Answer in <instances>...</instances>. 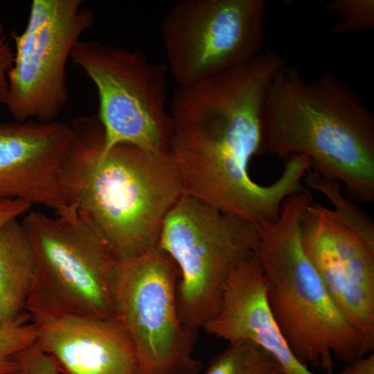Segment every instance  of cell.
Instances as JSON below:
<instances>
[{
	"instance_id": "6da1fadb",
	"label": "cell",
	"mask_w": 374,
	"mask_h": 374,
	"mask_svg": "<svg viewBox=\"0 0 374 374\" xmlns=\"http://www.w3.org/2000/svg\"><path fill=\"white\" fill-rule=\"evenodd\" d=\"M286 64L273 51L175 91L169 110L170 157L182 193L258 224L276 220L283 202L303 187L307 168L286 161L269 185L249 173L261 145L265 96Z\"/></svg>"
},
{
	"instance_id": "7a4b0ae2",
	"label": "cell",
	"mask_w": 374,
	"mask_h": 374,
	"mask_svg": "<svg viewBox=\"0 0 374 374\" xmlns=\"http://www.w3.org/2000/svg\"><path fill=\"white\" fill-rule=\"evenodd\" d=\"M260 154L303 155L315 174L374 202V116L360 95L335 75L305 80L280 68L264 99Z\"/></svg>"
},
{
	"instance_id": "3957f363",
	"label": "cell",
	"mask_w": 374,
	"mask_h": 374,
	"mask_svg": "<svg viewBox=\"0 0 374 374\" xmlns=\"http://www.w3.org/2000/svg\"><path fill=\"white\" fill-rule=\"evenodd\" d=\"M69 170L73 208L125 261L158 246L163 220L183 194L170 158L118 144L103 150L98 116L74 119Z\"/></svg>"
},
{
	"instance_id": "277c9868",
	"label": "cell",
	"mask_w": 374,
	"mask_h": 374,
	"mask_svg": "<svg viewBox=\"0 0 374 374\" xmlns=\"http://www.w3.org/2000/svg\"><path fill=\"white\" fill-rule=\"evenodd\" d=\"M313 201L303 188L283 203L278 217L256 224V256L268 305L294 356L328 374L335 357L350 364L373 348L328 293L302 243L301 220Z\"/></svg>"
},
{
	"instance_id": "5b68a950",
	"label": "cell",
	"mask_w": 374,
	"mask_h": 374,
	"mask_svg": "<svg viewBox=\"0 0 374 374\" xmlns=\"http://www.w3.org/2000/svg\"><path fill=\"white\" fill-rule=\"evenodd\" d=\"M21 222L35 260L30 317L114 318L119 261L100 233L75 210L54 217L30 212Z\"/></svg>"
},
{
	"instance_id": "8992f818",
	"label": "cell",
	"mask_w": 374,
	"mask_h": 374,
	"mask_svg": "<svg viewBox=\"0 0 374 374\" xmlns=\"http://www.w3.org/2000/svg\"><path fill=\"white\" fill-rule=\"evenodd\" d=\"M259 244L256 224L182 194L167 213L158 247L176 264L183 323L198 330L218 312L228 280Z\"/></svg>"
},
{
	"instance_id": "52a82bcc",
	"label": "cell",
	"mask_w": 374,
	"mask_h": 374,
	"mask_svg": "<svg viewBox=\"0 0 374 374\" xmlns=\"http://www.w3.org/2000/svg\"><path fill=\"white\" fill-rule=\"evenodd\" d=\"M70 58L96 89L103 150L128 144L154 157L170 158L167 66L96 40H79Z\"/></svg>"
},
{
	"instance_id": "ba28073f",
	"label": "cell",
	"mask_w": 374,
	"mask_h": 374,
	"mask_svg": "<svg viewBox=\"0 0 374 374\" xmlns=\"http://www.w3.org/2000/svg\"><path fill=\"white\" fill-rule=\"evenodd\" d=\"M179 278L176 264L158 246L118 262L114 317L130 336L143 374H197L201 369L193 356L198 330L185 326L179 314Z\"/></svg>"
},
{
	"instance_id": "9c48e42d",
	"label": "cell",
	"mask_w": 374,
	"mask_h": 374,
	"mask_svg": "<svg viewBox=\"0 0 374 374\" xmlns=\"http://www.w3.org/2000/svg\"><path fill=\"white\" fill-rule=\"evenodd\" d=\"M83 0H33L24 31L11 36L15 51L5 106L17 122L55 121L69 100L66 66L93 24Z\"/></svg>"
},
{
	"instance_id": "30bf717a",
	"label": "cell",
	"mask_w": 374,
	"mask_h": 374,
	"mask_svg": "<svg viewBox=\"0 0 374 374\" xmlns=\"http://www.w3.org/2000/svg\"><path fill=\"white\" fill-rule=\"evenodd\" d=\"M263 0H183L161 24L170 71L186 87L260 54L264 42Z\"/></svg>"
},
{
	"instance_id": "8fae6325",
	"label": "cell",
	"mask_w": 374,
	"mask_h": 374,
	"mask_svg": "<svg viewBox=\"0 0 374 374\" xmlns=\"http://www.w3.org/2000/svg\"><path fill=\"white\" fill-rule=\"evenodd\" d=\"M301 234L333 301L374 348V242L332 208L313 202L302 215Z\"/></svg>"
},
{
	"instance_id": "7c38bea8",
	"label": "cell",
	"mask_w": 374,
	"mask_h": 374,
	"mask_svg": "<svg viewBox=\"0 0 374 374\" xmlns=\"http://www.w3.org/2000/svg\"><path fill=\"white\" fill-rule=\"evenodd\" d=\"M75 133L70 125L0 121V199L54 210L73 208L69 170Z\"/></svg>"
},
{
	"instance_id": "4fadbf2b",
	"label": "cell",
	"mask_w": 374,
	"mask_h": 374,
	"mask_svg": "<svg viewBox=\"0 0 374 374\" xmlns=\"http://www.w3.org/2000/svg\"><path fill=\"white\" fill-rule=\"evenodd\" d=\"M30 317L37 346L60 374H143L134 346L116 318Z\"/></svg>"
},
{
	"instance_id": "5bb4252c",
	"label": "cell",
	"mask_w": 374,
	"mask_h": 374,
	"mask_svg": "<svg viewBox=\"0 0 374 374\" xmlns=\"http://www.w3.org/2000/svg\"><path fill=\"white\" fill-rule=\"evenodd\" d=\"M203 329L229 343L256 344L279 362L285 374H315L294 356L273 316L256 253L233 271L218 312Z\"/></svg>"
},
{
	"instance_id": "9a60e30c",
	"label": "cell",
	"mask_w": 374,
	"mask_h": 374,
	"mask_svg": "<svg viewBox=\"0 0 374 374\" xmlns=\"http://www.w3.org/2000/svg\"><path fill=\"white\" fill-rule=\"evenodd\" d=\"M15 219L0 229V328L26 312L35 260L29 238Z\"/></svg>"
},
{
	"instance_id": "2e32d148",
	"label": "cell",
	"mask_w": 374,
	"mask_h": 374,
	"mask_svg": "<svg viewBox=\"0 0 374 374\" xmlns=\"http://www.w3.org/2000/svg\"><path fill=\"white\" fill-rule=\"evenodd\" d=\"M205 374H285L279 362L256 344L240 340L209 363Z\"/></svg>"
},
{
	"instance_id": "e0dca14e",
	"label": "cell",
	"mask_w": 374,
	"mask_h": 374,
	"mask_svg": "<svg viewBox=\"0 0 374 374\" xmlns=\"http://www.w3.org/2000/svg\"><path fill=\"white\" fill-rule=\"evenodd\" d=\"M303 181L310 188L322 193L332 204V209L362 235L374 242L373 220L355 203L344 196L338 181L322 177L311 170L307 173Z\"/></svg>"
},
{
	"instance_id": "ac0fdd59",
	"label": "cell",
	"mask_w": 374,
	"mask_h": 374,
	"mask_svg": "<svg viewBox=\"0 0 374 374\" xmlns=\"http://www.w3.org/2000/svg\"><path fill=\"white\" fill-rule=\"evenodd\" d=\"M36 340L35 328L28 313L1 327L0 374H18L19 356Z\"/></svg>"
},
{
	"instance_id": "d6986e66",
	"label": "cell",
	"mask_w": 374,
	"mask_h": 374,
	"mask_svg": "<svg viewBox=\"0 0 374 374\" xmlns=\"http://www.w3.org/2000/svg\"><path fill=\"white\" fill-rule=\"evenodd\" d=\"M322 8L342 18L330 28L333 34L374 28V0H331L323 3Z\"/></svg>"
},
{
	"instance_id": "ffe728a7",
	"label": "cell",
	"mask_w": 374,
	"mask_h": 374,
	"mask_svg": "<svg viewBox=\"0 0 374 374\" xmlns=\"http://www.w3.org/2000/svg\"><path fill=\"white\" fill-rule=\"evenodd\" d=\"M18 374H60L55 361L36 344L18 357Z\"/></svg>"
},
{
	"instance_id": "44dd1931",
	"label": "cell",
	"mask_w": 374,
	"mask_h": 374,
	"mask_svg": "<svg viewBox=\"0 0 374 374\" xmlns=\"http://www.w3.org/2000/svg\"><path fill=\"white\" fill-rule=\"evenodd\" d=\"M14 61V51L7 39L0 17V106L5 105L8 91V74Z\"/></svg>"
},
{
	"instance_id": "7402d4cb",
	"label": "cell",
	"mask_w": 374,
	"mask_h": 374,
	"mask_svg": "<svg viewBox=\"0 0 374 374\" xmlns=\"http://www.w3.org/2000/svg\"><path fill=\"white\" fill-rule=\"evenodd\" d=\"M31 204L18 199H0V229L10 221L26 213Z\"/></svg>"
},
{
	"instance_id": "603a6c76",
	"label": "cell",
	"mask_w": 374,
	"mask_h": 374,
	"mask_svg": "<svg viewBox=\"0 0 374 374\" xmlns=\"http://www.w3.org/2000/svg\"><path fill=\"white\" fill-rule=\"evenodd\" d=\"M339 374H374V354L371 353L349 364Z\"/></svg>"
}]
</instances>
